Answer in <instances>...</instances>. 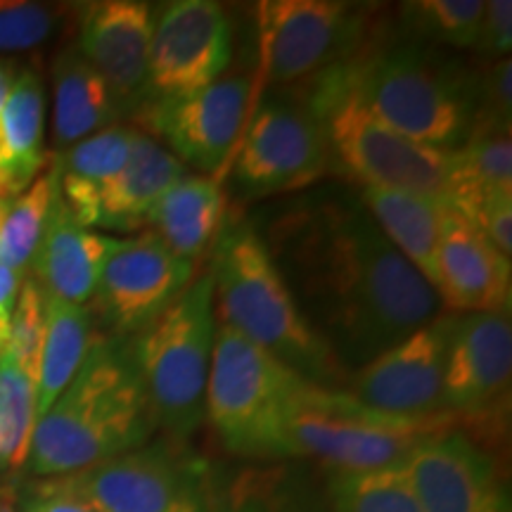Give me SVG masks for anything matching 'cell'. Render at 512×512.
I'll use <instances>...</instances> for the list:
<instances>
[{
	"mask_svg": "<svg viewBox=\"0 0 512 512\" xmlns=\"http://www.w3.org/2000/svg\"><path fill=\"white\" fill-rule=\"evenodd\" d=\"M55 190L57 174L55 164H50L22 195H17L5 207L3 226H0V266L10 268L22 278L31 268L38 242L43 238Z\"/></svg>",
	"mask_w": 512,
	"mask_h": 512,
	"instance_id": "f1b7e54d",
	"label": "cell"
},
{
	"mask_svg": "<svg viewBox=\"0 0 512 512\" xmlns=\"http://www.w3.org/2000/svg\"><path fill=\"white\" fill-rule=\"evenodd\" d=\"M403 470L420 512H512L491 448L458 427L422 441Z\"/></svg>",
	"mask_w": 512,
	"mask_h": 512,
	"instance_id": "e0dca14e",
	"label": "cell"
},
{
	"mask_svg": "<svg viewBox=\"0 0 512 512\" xmlns=\"http://www.w3.org/2000/svg\"><path fill=\"white\" fill-rule=\"evenodd\" d=\"M475 121L498 128H510L512 121V64L510 57L496 60L489 72L482 74L479 110Z\"/></svg>",
	"mask_w": 512,
	"mask_h": 512,
	"instance_id": "e575fe53",
	"label": "cell"
},
{
	"mask_svg": "<svg viewBox=\"0 0 512 512\" xmlns=\"http://www.w3.org/2000/svg\"><path fill=\"white\" fill-rule=\"evenodd\" d=\"M46 95L34 69H24L12 79L0 112V200L22 195L46 166L43 150Z\"/></svg>",
	"mask_w": 512,
	"mask_h": 512,
	"instance_id": "603a6c76",
	"label": "cell"
},
{
	"mask_svg": "<svg viewBox=\"0 0 512 512\" xmlns=\"http://www.w3.org/2000/svg\"><path fill=\"white\" fill-rule=\"evenodd\" d=\"M5 207H8V202L0 200V226H3V216H5Z\"/></svg>",
	"mask_w": 512,
	"mask_h": 512,
	"instance_id": "60d3db41",
	"label": "cell"
},
{
	"mask_svg": "<svg viewBox=\"0 0 512 512\" xmlns=\"http://www.w3.org/2000/svg\"><path fill=\"white\" fill-rule=\"evenodd\" d=\"M157 430L133 337H95L69 387L36 422L27 470L53 479L136 451Z\"/></svg>",
	"mask_w": 512,
	"mask_h": 512,
	"instance_id": "7a4b0ae2",
	"label": "cell"
},
{
	"mask_svg": "<svg viewBox=\"0 0 512 512\" xmlns=\"http://www.w3.org/2000/svg\"><path fill=\"white\" fill-rule=\"evenodd\" d=\"M152 5L138 0H102L83 10L76 50L105 79L121 114L138 112L147 102Z\"/></svg>",
	"mask_w": 512,
	"mask_h": 512,
	"instance_id": "ac0fdd59",
	"label": "cell"
},
{
	"mask_svg": "<svg viewBox=\"0 0 512 512\" xmlns=\"http://www.w3.org/2000/svg\"><path fill=\"white\" fill-rule=\"evenodd\" d=\"M12 79H15V76H12L10 69L0 62V112H3V102H5V98H8Z\"/></svg>",
	"mask_w": 512,
	"mask_h": 512,
	"instance_id": "ab89813d",
	"label": "cell"
},
{
	"mask_svg": "<svg viewBox=\"0 0 512 512\" xmlns=\"http://www.w3.org/2000/svg\"><path fill=\"white\" fill-rule=\"evenodd\" d=\"M209 271L221 325L240 332L304 380L347 389L351 373L304 318L264 238L249 223L221 230Z\"/></svg>",
	"mask_w": 512,
	"mask_h": 512,
	"instance_id": "277c9868",
	"label": "cell"
},
{
	"mask_svg": "<svg viewBox=\"0 0 512 512\" xmlns=\"http://www.w3.org/2000/svg\"><path fill=\"white\" fill-rule=\"evenodd\" d=\"M114 245L117 238L79 226L55 190L46 230L29 268L31 278L48 297L83 306L91 302Z\"/></svg>",
	"mask_w": 512,
	"mask_h": 512,
	"instance_id": "ffe728a7",
	"label": "cell"
},
{
	"mask_svg": "<svg viewBox=\"0 0 512 512\" xmlns=\"http://www.w3.org/2000/svg\"><path fill=\"white\" fill-rule=\"evenodd\" d=\"M19 510L22 512H93L86 505L72 501V498L46 494L34 486H27V491H19Z\"/></svg>",
	"mask_w": 512,
	"mask_h": 512,
	"instance_id": "74e56055",
	"label": "cell"
},
{
	"mask_svg": "<svg viewBox=\"0 0 512 512\" xmlns=\"http://www.w3.org/2000/svg\"><path fill=\"white\" fill-rule=\"evenodd\" d=\"M64 17L62 8L46 3L5 0L0 3V53L34 50L57 34Z\"/></svg>",
	"mask_w": 512,
	"mask_h": 512,
	"instance_id": "836d02e7",
	"label": "cell"
},
{
	"mask_svg": "<svg viewBox=\"0 0 512 512\" xmlns=\"http://www.w3.org/2000/svg\"><path fill=\"white\" fill-rule=\"evenodd\" d=\"M124 117L110 86L83 60L76 46L53 62V138L60 152Z\"/></svg>",
	"mask_w": 512,
	"mask_h": 512,
	"instance_id": "4316f807",
	"label": "cell"
},
{
	"mask_svg": "<svg viewBox=\"0 0 512 512\" xmlns=\"http://www.w3.org/2000/svg\"><path fill=\"white\" fill-rule=\"evenodd\" d=\"M3 472H8V470H5V463H3V451H0V475H3Z\"/></svg>",
	"mask_w": 512,
	"mask_h": 512,
	"instance_id": "b9f144b4",
	"label": "cell"
},
{
	"mask_svg": "<svg viewBox=\"0 0 512 512\" xmlns=\"http://www.w3.org/2000/svg\"><path fill=\"white\" fill-rule=\"evenodd\" d=\"M214 512H330L325 475L304 460H256L240 467L219 491Z\"/></svg>",
	"mask_w": 512,
	"mask_h": 512,
	"instance_id": "44dd1931",
	"label": "cell"
},
{
	"mask_svg": "<svg viewBox=\"0 0 512 512\" xmlns=\"http://www.w3.org/2000/svg\"><path fill=\"white\" fill-rule=\"evenodd\" d=\"M456 313L437 316L351 373L344 392L373 411L396 418H451L446 413L444 377Z\"/></svg>",
	"mask_w": 512,
	"mask_h": 512,
	"instance_id": "9a60e30c",
	"label": "cell"
},
{
	"mask_svg": "<svg viewBox=\"0 0 512 512\" xmlns=\"http://www.w3.org/2000/svg\"><path fill=\"white\" fill-rule=\"evenodd\" d=\"M304 382L309 380L240 332L219 323L204 396V420L233 456L273 460L287 406Z\"/></svg>",
	"mask_w": 512,
	"mask_h": 512,
	"instance_id": "ba28073f",
	"label": "cell"
},
{
	"mask_svg": "<svg viewBox=\"0 0 512 512\" xmlns=\"http://www.w3.org/2000/svg\"><path fill=\"white\" fill-rule=\"evenodd\" d=\"M0 512H22L19 510V489L15 484H0Z\"/></svg>",
	"mask_w": 512,
	"mask_h": 512,
	"instance_id": "f35d334b",
	"label": "cell"
},
{
	"mask_svg": "<svg viewBox=\"0 0 512 512\" xmlns=\"http://www.w3.org/2000/svg\"><path fill=\"white\" fill-rule=\"evenodd\" d=\"M226 195L216 178L188 174L152 204L145 223L176 256L195 264L219 240Z\"/></svg>",
	"mask_w": 512,
	"mask_h": 512,
	"instance_id": "d4e9b609",
	"label": "cell"
},
{
	"mask_svg": "<svg viewBox=\"0 0 512 512\" xmlns=\"http://www.w3.org/2000/svg\"><path fill=\"white\" fill-rule=\"evenodd\" d=\"M249 112L252 83L245 76H221L197 91L150 100L138 110L147 131L202 174H219L233 162Z\"/></svg>",
	"mask_w": 512,
	"mask_h": 512,
	"instance_id": "7c38bea8",
	"label": "cell"
},
{
	"mask_svg": "<svg viewBox=\"0 0 512 512\" xmlns=\"http://www.w3.org/2000/svg\"><path fill=\"white\" fill-rule=\"evenodd\" d=\"M456 425V418H396L342 389L304 382L287 406L273 460H304L339 472L384 470L403 465L422 441Z\"/></svg>",
	"mask_w": 512,
	"mask_h": 512,
	"instance_id": "5b68a950",
	"label": "cell"
},
{
	"mask_svg": "<svg viewBox=\"0 0 512 512\" xmlns=\"http://www.w3.org/2000/svg\"><path fill=\"white\" fill-rule=\"evenodd\" d=\"M183 176H188V166L171 155L164 145H159L150 133L138 131L126 166L102 195L95 228H140L152 204Z\"/></svg>",
	"mask_w": 512,
	"mask_h": 512,
	"instance_id": "484cf974",
	"label": "cell"
},
{
	"mask_svg": "<svg viewBox=\"0 0 512 512\" xmlns=\"http://www.w3.org/2000/svg\"><path fill=\"white\" fill-rule=\"evenodd\" d=\"M36 422V382L10 356H0V451L8 472L27 470Z\"/></svg>",
	"mask_w": 512,
	"mask_h": 512,
	"instance_id": "1f68e13d",
	"label": "cell"
},
{
	"mask_svg": "<svg viewBox=\"0 0 512 512\" xmlns=\"http://www.w3.org/2000/svg\"><path fill=\"white\" fill-rule=\"evenodd\" d=\"M366 17L337 0L259 3V88L292 86L349 64L366 43Z\"/></svg>",
	"mask_w": 512,
	"mask_h": 512,
	"instance_id": "30bf717a",
	"label": "cell"
},
{
	"mask_svg": "<svg viewBox=\"0 0 512 512\" xmlns=\"http://www.w3.org/2000/svg\"><path fill=\"white\" fill-rule=\"evenodd\" d=\"M434 292L453 313H510V259L448 204Z\"/></svg>",
	"mask_w": 512,
	"mask_h": 512,
	"instance_id": "d6986e66",
	"label": "cell"
},
{
	"mask_svg": "<svg viewBox=\"0 0 512 512\" xmlns=\"http://www.w3.org/2000/svg\"><path fill=\"white\" fill-rule=\"evenodd\" d=\"M195 264L176 256L152 230L117 240L91 297V316L112 337H136L190 285Z\"/></svg>",
	"mask_w": 512,
	"mask_h": 512,
	"instance_id": "5bb4252c",
	"label": "cell"
},
{
	"mask_svg": "<svg viewBox=\"0 0 512 512\" xmlns=\"http://www.w3.org/2000/svg\"><path fill=\"white\" fill-rule=\"evenodd\" d=\"M216 294L211 271L192 278L169 309L133 337L157 430L188 444L204 425V396L214 356Z\"/></svg>",
	"mask_w": 512,
	"mask_h": 512,
	"instance_id": "8992f818",
	"label": "cell"
},
{
	"mask_svg": "<svg viewBox=\"0 0 512 512\" xmlns=\"http://www.w3.org/2000/svg\"><path fill=\"white\" fill-rule=\"evenodd\" d=\"M510 382V313H456L444 377L446 413L458 425L470 422L501 437Z\"/></svg>",
	"mask_w": 512,
	"mask_h": 512,
	"instance_id": "4fadbf2b",
	"label": "cell"
},
{
	"mask_svg": "<svg viewBox=\"0 0 512 512\" xmlns=\"http://www.w3.org/2000/svg\"><path fill=\"white\" fill-rule=\"evenodd\" d=\"M93 339V316L88 306L69 304L46 294V332L36 375L38 418L53 406L57 396L79 373Z\"/></svg>",
	"mask_w": 512,
	"mask_h": 512,
	"instance_id": "83f0119b",
	"label": "cell"
},
{
	"mask_svg": "<svg viewBox=\"0 0 512 512\" xmlns=\"http://www.w3.org/2000/svg\"><path fill=\"white\" fill-rule=\"evenodd\" d=\"M486 0H418L401 5L406 38L427 46L477 48Z\"/></svg>",
	"mask_w": 512,
	"mask_h": 512,
	"instance_id": "4dcf8cb0",
	"label": "cell"
},
{
	"mask_svg": "<svg viewBox=\"0 0 512 512\" xmlns=\"http://www.w3.org/2000/svg\"><path fill=\"white\" fill-rule=\"evenodd\" d=\"M302 93L323 112L330 169L363 188L411 190L446 197L451 188L453 152L425 147L394 131L351 93L337 69L313 79Z\"/></svg>",
	"mask_w": 512,
	"mask_h": 512,
	"instance_id": "52a82bcc",
	"label": "cell"
},
{
	"mask_svg": "<svg viewBox=\"0 0 512 512\" xmlns=\"http://www.w3.org/2000/svg\"><path fill=\"white\" fill-rule=\"evenodd\" d=\"M330 171L325 119L306 95H273L249 112L233 176L249 197L309 188Z\"/></svg>",
	"mask_w": 512,
	"mask_h": 512,
	"instance_id": "8fae6325",
	"label": "cell"
},
{
	"mask_svg": "<svg viewBox=\"0 0 512 512\" xmlns=\"http://www.w3.org/2000/svg\"><path fill=\"white\" fill-rule=\"evenodd\" d=\"M491 60H505L512 50V3L510 0H486L482 31L477 48Z\"/></svg>",
	"mask_w": 512,
	"mask_h": 512,
	"instance_id": "d590c367",
	"label": "cell"
},
{
	"mask_svg": "<svg viewBox=\"0 0 512 512\" xmlns=\"http://www.w3.org/2000/svg\"><path fill=\"white\" fill-rule=\"evenodd\" d=\"M29 486L93 512H214L207 465L171 439L147 441L105 463Z\"/></svg>",
	"mask_w": 512,
	"mask_h": 512,
	"instance_id": "9c48e42d",
	"label": "cell"
},
{
	"mask_svg": "<svg viewBox=\"0 0 512 512\" xmlns=\"http://www.w3.org/2000/svg\"><path fill=\"white\" fill-rule=\"evenodd\" d=\"M339 74L375 117L415 143L456 152L470 138L482 76L439 48L413 38L363 48Z\"/></svg>",
	"mask_w": 512,
	"mask_h": 512,
	"instance_id": "3957f363",
	"label": "cell"
},
{
	"mask_svg": "<svg viewBox=\"0 0 512 512\" xmlns=\"http://www.w3.org/2000/svg\"><path fill=\"white\" fill-rule=\"evenodd\" d=\"M309 325L356 373L439 316V297L358 197L320 195L261 235Z\"/></svg>",
	"mask_w": 512,
	"mask_h": 512,
	"instance_id": "6da1fadb",
	"label": "cell"
},
{
	"mask_svg": "<svg viewBox=\"0 0 512 512\" xmlns=\"http://www.w3.org/2000/svg\"><path fill=\"white\" fill-rule=\"evenodd\" d=\"M233 24L214 0H176L155 17L147 60V102L192 93L226 74Z\"/></svg>",
	"mask_w": 512,
	"mask_h": 512,
	"instance_id": "2e32d148",
	"label": "cell"
},
{
	"mask_svg": "<svg viewBox=\"0 0 512 512\" xmlns=\"http://www.w3.org/2000/svg\"><path fill=\"white\" fill-rule=\"evenodd\" d=\"M136 136L138 128L114 124L57 155V192L79 226H98L102 195L126 166Z\"/></svg>",
	"mask_w": 512,
	"mask_h": 512,
	"instance_id": "7402d4cb",
	"label": "cell"
},
{
	"mask_svg": "<svg viewBox=\"0 0 512 512\" xmlns=\"http://www.w3.org/2000/svg\"><path fill=\"white\" fill-rule=\"evenodd\" d=\"M323 475L330 512H420L403 465L370 472L323 470Z\"/></svg>",
	"mask_w": 512,
	"mask_h": 512,
	"instance_id": "f546056e",
	"label": "cell"
},
{
	"mask_svg": "<svg viewBox=\"0 0 512 512\" xmlns=\"http://www.w3.org/2000/svg\"><path fill=\"white\" fill-rule=\"evenodd\" d=\"M358 200L396 252L434 287L441 223L448 209L446 197L394 188H363Z\"/></svg>",
	"mask_w": 512,
	"mask_h": 512,
	"instance_id": "cb8c5ba5",
	"label": "cell"
},
{
	"mask_svg": "<svg viewBox=\"0 0 512 512\" xmlns=\"http://www.w3.org/2000/svg\"><path fill=\"white\" fill-rule=\"evenodd\" d=\"M43 332H46V294L34 278H24L15 313H12L10 342L3 356H10L34 382L38 375Z\"/></svg>",
	"mask_w": 512,
	"mask_h": 512,
	"instance_id": "d6a6232c",
	"label": "cell"
},
{
	"mask_svg": "<svg viewBox=\"0 0 512 512\" xmlns=\"http://www.w3.org/2000/svg\"><path fill=\"white\" fill-rule=\"evenodd\" d=\"M24 278L17 275L10 268L0 266V356L5 354L10 342V325H12V313H15L19 287H22Z\"/></svg>",
	"mask_w": 512,
	"mask_h": 512,
	"instance_id": "8d00e7d4",
	"label": "cell"
}]
</instances>
